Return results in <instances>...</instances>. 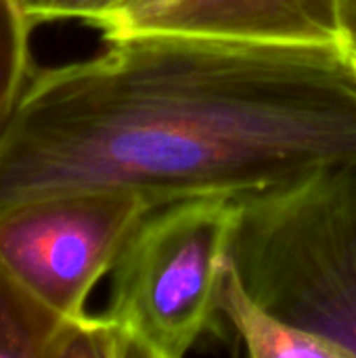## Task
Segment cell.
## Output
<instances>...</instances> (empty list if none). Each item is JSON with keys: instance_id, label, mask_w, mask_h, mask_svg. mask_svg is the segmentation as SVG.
<instances>
[{"instance_id": "obj_1", "label": "cell", "mask_w": 356, "mask_h": 358, "mask_svg": "<svg viewBox=\"0 0 356 358\" xmlns=\"http://www.w3.org/2000/svg\"><path fill=\"white\" fill-rule=\"evenodd\" d=\"M356 162V46L191 36L36 69L0 130V214L73 191L248 199Z\"/></svg>"}, {"instance_id": "obj_2", "label": "cell", "mask_w": 356, "mask_h": 358, "mask_svg": "<svg viewBox=\"0 0 356 358\" xmlns=\"http://www.w3.org/2000/svg\"><path fill=\"white\" fill-rule=\"evenodd\" d=\"M233 264L266 308L356 358V162L241 199Z\"/></svg>"}, {"instance_id": "obj_3", "label": "cell", "mask_w": 356, "mask_h": 358, "mask_svg": "<svg viewBox=\"0 0 356 358\" xmlns=\"http://www.w3.org/2000/svg\"><path fill=\"white\" fill-rule=\"evenodd\" d=\"M241 201L201 195L151 210L111 268L103 319L124 358H183L218 334Z\"/></svg>"}, {"instance_id": "obj_4", "label": "cell", "mask_w": 356, "mask_h": 358, "mask_svg": "<svg viewBox=\"0 0 356 358\" xmlns=\"http://www.w3.org/2000/svg\"><path fill=\"white\" fill-rule=\"evenodd\" d=\"M155 206L128 191H73L0 214V258L67 321L88 317V298Z\"/></svg>"}, {"instance_id": "obj_5", "label": "cell", "mask_w": 356, "mask_h": 358, "mask_svg": "<svg viewBox=\"0 0 356 358\" xmlns=\"http://www.w3.org/2000/svg\"><path fill=\"white\" fill-rule=\"evenodd\" d=\"M105 42L191 36L262 44L356 46L340 0H128L94 21Z\"/></svg>"}, {"instance_id": "obj_6", "label": "cell", "mask_w": 356, "mask_h": 358, "mask_svg": "<svg viewBox=\"0 0 356 358\" xmlns=\"http://www.w3.org/2000/svg\"><path fill=\"white\" fill-rule=\"evenodd\" d=\"M218 334L235 342V352L250 358H348L334 342L294 325L256 300L235 264L220 296Z\"/></svg>"}, {"instance_id": "obj_7", "label": "cell", "mask_w": 356, "mask_h": 358, "mask_svg": "<svg viewBox=\"0 0 356 358\" xmlns=\"http://www.w3.org/2000/svg\"><path fill=\"white\" fill-rule=\"evenodd\" d=\"M65 325L0 258V358H52Z\"/></svg>"}, {"instance_id": "obj_8", "label": "cell", "mask_w": 356, "mask_h": 358, "mask_svg": "<svg viewBox=\"0 0 356 358\" xmlns=\"http://www.w3.org/2000/svg\"><path fill=\"white\" fill-rule=\"evenodd\" d=\"M31 25L19 0H0V130L36 71L29 50Z\"/></svg>"}, {"instance_id": "obj_9", "label": "cell", "mask_w": 356, "mask_h": 358, "mask_svg": "<svg viewBox=\"0 0 356 358\" xmlns=\"http://www.w3.org/2000/svg\"><path fill=\"white\" fill-rule=\"evenodd\" d=\"M31 23L78 19L92 25L128 0H19Z\"/></svg>"}, {"instance_id": "obj_10", "label": "cell", "mask_w": 356, "mask_h": 358, "mask_svg": "<svg viewBox=\"0 0 356 358\" xmlns=\"http://www.w3.org/2000/svg\"><path fill=\"white\" fill-rule=\"evenodd\" d=\"M340 10H342L344 25L356 44V0H340Z\"/></svg>"}]
</instances>
